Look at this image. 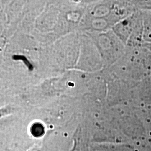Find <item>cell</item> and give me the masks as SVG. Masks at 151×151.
Masks as SVG:
<instances>
[{
	"mask_svg": "<svg viewBox=\"0 0 151 151\" xmlns=\"http://www.w3.org/2000/svg\"><path fill=\"white\" fill-rule=\"evenodd\" d=\"M132 99L137 110L151 108V76L138 82L133 89Z\"/></svg>",
	"mask_w": 151,
	"mask_h": 151,
	"instance_id": "1",
	"label": "cell"
},
{
	"mask_svg": "<svg viewBox=\"0 0 151 151\" xmlns=\"http://www.w3.org/2000/svg\"><path fill=\"white\" fill-rule=\"evenodd\" d=\"M143 17V36L142 45H151V11H141Z\"/></svg>",
	"mask_w": 151,
	"mask_h": 151,
	"instance_id": "2",
	"label": "cell"
},
{
	"mask_svg": "<svg viewBox=\"0 0 151 151\" xmlns=\"http://www.w3.org/2000/svg\"><path fill=\"white\" fill-rule=\"evenodd\" d=\"M133 5L137 10L151 11V1H133Z\"/></svg>",
	"mask_w": 151,
	"mask_h": 151,
	"instance_id": "3",
	"label": "cell"
}]
</instances>
